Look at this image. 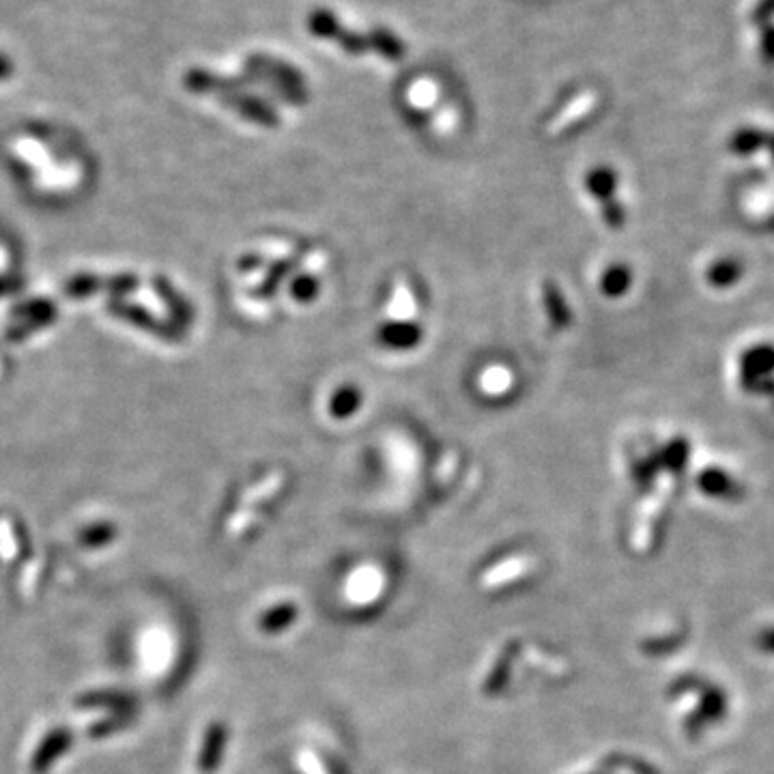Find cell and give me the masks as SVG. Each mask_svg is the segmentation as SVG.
<instances>
[{
    "mask_svg": "<svg viewBox=\"0 0 774 774\" xmlns=\"http://www.w3.org/2000/svg\"><path fill=\"white\" fill-rule=\"evenodd\" d=\"M602 215H605V220L611 228H618L624 226V209H622V203H618V200H609V203L602 205Z\"/></svg>",
    "mask_w": 774,
    "mask_h": 774,
    "instance_id": "19",
    "label": "cell"
},
{
    "mask_svg": "<svg viewBox=\"0 0 774 774\" xmlns=\"http://www.w3.org/2000/svg\"><path fill=\"white\" fill-rule=\"evenodd\" d=\"M250 71H256L261 78H267L271 84H276V89L291 102H306V89H304V78H301L299 71L291 65H286L282 61L269 59V56H252L248 61Z\"/></svg>",
    "mask_w": 774,
    "mask_h": 774,
    "instance_id": "1",
    "label": "cell"
},
{
    "mask_svg": "<svg viewBox=\"0 0 774 774\" xmlns=\"http://www.w3.org/2000/svg\"><path fill=\"white\" fill-rule=\"evenodd\" d=\"M630 282H633V274L626 265H613L609 267L600 278V289L609 297H620L628 291Z\"/></svg>",
    "mask_w": 774,
    "mask_h": 774,
    "instance_id": "12",
    "label": "cell"
},
{
    "mask_svg": "<svg viewBox=\"0 0 774 774\" xmlns=\"http://www.w3.org/2000/svg\"><path fill=\"white\" fill-rule=\"evenodd\" d=\"M282 484H284V473H282V471L269 473V476H267L263 482H258V484L254 486V489L248 491L246 501H263V499H269L271 495H276V493L282 489Z\"/></svg>",
    "mask_w": 774,
    "mask_h": 774,
    "instance_id": "16",
    "label": "cell"
},
{
    "mask_svg": "<svg viewBox=\"0 0 774 774\" xmlns=\"http://www.w3.org/2000/svg\"><path fill=\"white\" fill-rule=\"evenodd\" d=\"M772 153H774V145H772ZM774 157V155H772Z\"/></svg>",
    "mask_w": 774,
    "mask_h": 774,
    "instance_id": "23",
    "label": "cell"
},
{
    "mask_svg": "<svg viewBox=\"0 0 774 774\" xmlns=\"http://www.w3.org/2000/svg\"><path fill=\"white\" fill-rule=\"evenodd\" d=\"M327 252L325 250H312L306 258H304V261H301V265H299V269H301V274H308V276H314V274H319V271H323L325 269V265H327Z\"/></svg>",
    "mask_w": 774,
    "mask_h": 774,
    "instance_id": "18",
    "label": "cell"
},
{
    "mask_svg": "<svg viewBox=\"0 0 774 774\" xmlns=\"http://www.w3.org/2000/svg\"><path fill=\"white\" fill-rule=\"evenodd\" d=\"M762 648L768 650V652H774V628L762 635Z\"/></svg>",
    "mask_w": 774,
    "mask_h": 774,
    "instance_id": "21",
    "label": "cell"
},
{
    "mask_svg": "<svg viewBox=\"0 0 774 774\" xmlns=\"http://www.w3.org/2000/svg\"><path fill=\"white\" fill-rule=\"evenodd\" d=\"M360 403L362 396L351 390V387H344V390L336 392V396L332 398V413L336 418H349V415L360 407Z\"/></svg>",
    "mask_w": 774,
    "mask_h": 774,
    "instance_id": "15",
    "label": "cell"
},
{
    "mask_svg": "<svg viewBox=\"0 0 774 774\" xmlns=\"http://www.w3.org/2000/svg\"><path fill=\"white\" fill-rule=\"evenodd\" d=\"M744 274V265L738 261V258L734 256H727V258H719V261L712 263L708 267V284L714 286V289H729V286H734Z\"/></svg>",
    "mask_w": 774,
    "mask_h": 774,
    "instance_id": "6",
    "label": "cell"
},
{
    "mask_svg": "<svg viewBox=\"0 0 774 774\" xmlns=\"http://www.w3.org/2000/svg\"><path fill=\"white\" fill-rule=\"evenodd\" d=\"M329 41H336L338 46H340L344 52H349V54H353V56H357V54H366V52L372 50V48H370V37H368V35L353 33V31H349V28H344L342 24H338V28H336L334 35H332V39H329Z\"/></svg>",
    "mask_w": 774,
    "mask_h": 774,
    "instance_id": "13",
    "label": "cell"
},
{
    "mask_svg": "<svg viewBox=\"0 0 774 774\" xmlns=\"http://www.w3.org/2000/svg\"><path fill=\"white\" fill-rule=\"evenodd\" d=\"M688 456H691V446H688V441L678 437L667 443V448L661 456V463L671 469V473H680L686 463H688Z\"/></svg>",
    "mask_w": 774,
    "mask_h": 774,
    "instance_id": "14",
    "label": "cell"
},
{
    "mask_svg": "<svg viewBox=\"0 0 774 774\" xmlns=\"http://www.w3.org/2000/svg\"><path fill=\"white\" fill-rule=\"evenodd\" d=\"M317 293H319V282L314 276L301 274L299 278H295L291 282V297L295 301H299V304H308V301H314L317 299Z\"/></svg>",
    "mask_w": 774,
    "mask_h": 774,
    "instance_id": "17",
    "label": "cell"
},
{
    "mask_svg": "<svg viewBox=\"0 0 774 774\" xmlns=\"http://www.w3.org/2000/svg\"><path fill=\"white\" fill-rule=\"evenodd\" d=\"M370 37V48L377 54H381L387 61H400L405 56V43L396 33H392L390 28H375V31L368 33Z\"/></svg>",
    "mask_w": 774,
    "mask_h": 774,
    "instance_id": "9",
    "label": "cell"
},
{
    "mask_svg": "<svg viewBox=\"0 0 774 774\" xmlns=\"http://www.w3.org/2000/svg\"><path fill=\"white\" fill-rule=\"evenodd\" d=\"M542 299H544V306H547L549 319L553 321V325L557 329H564L566 325H570V321H572L570 308L566 304L562 291L557 289L555 282L544 280V284H542Z\"/></svg>",
    "mask_w": 774,
    "mask_h": 774,
    "instance_id": "8",
    "label": "cell"
},
{
    "mask_svg": "<svg viewBox=\"0 0 774 774\" xmlns=\"http://www.w3.org/2000/svg\"><path fill=\"white\" fill-rule=\"evenodd\" d=\"M759 147H762V140H759L757 134H738V136L734 138V149H736L738 153H742V155L753 153V151L759 149Z\"/></svg>",
    "mask_w": 774,
    "mask_h": 774,
    "instance_id": "20",
    "label": "cell"
},
{
    "mask_svg": "<svg viewBox=\"0 0 774 774\" xmlns=\"http://www.w3.org/2000/svg\"><path fill=\"white\" fill-rule=\"evenodd\" d=\"M697 486L710 497L727 499V497H738V493H740L738 482L731 478L727 471L716 469V467L701 471L697 476Z\"/></svg>",
    "mask_w": 774,
    "mask_h": 774,
    "instance_id": "5",
    "label": "cell"
},
{
    "mask_svg": "<svg viewBox=\"0 0 774 774\" xmlns=\"http://www.w3.org/2000/svg\"><path fill=\"white\" fill-rule=\"evenodd\" d=\"M224 104L237 110L241 117H246L252 123H258L263 127H276L278 125V114L271 110L267 104H263L261 99L248 97V95H226Z\"/></svg>",
    "mask_w": 774,
    "mask_h": 774,
    "instance_id": "3",
    "label": "cell"
},
{
    "mask_svg": "<svg viewBox=\"0 0 774 774\" xmlns=\"http://www.w3.org/2000/svg\"><path fill=\"white\" fill-rule=\"evenodd\" d=\"M512 383H514L512 372L504 366L486 368L480 375V381H478L480 390L489 396H504L512 387Z\"/></svg>",
    "mask_w": 774,
    "mask_h": 774,
    "instance_id": "11",
    "label": "cell"
},
{
    "mask_svg": "<svg viewBox=\"0 0 774 774\" xmlns=\"http://www.w3.org/2000/svg\"><path fill=\"white\" fill-rule=\"evenodd\" d=\"M387 314H390V319L396 323H409L411 319L418 317V301H415V295L405 278H398L394 282L392 299L390 304H387Z\"/></svg>",
    "mask_w": 774,
    "mask_h": 774,
    "instance_id": "4",
    "label": "cell"
},
{
    "mask_svg": "<svg viewBox=\"0 0 774 774\" xmlns=\"http://www.w3.org/2000/svg\"><path fill=\"white\" fill-rule=\"evenodd\" d=\"M615 188H618V177H615L611 168H594L590 175H587V190L600 200V205H605L615 198Z\"/></svg>",
    "mask_w": 774,
    "mask_h": 774,
    "instance_id": "10",
    "label": "cell"
},
{
    "mask_svg": "<svg viewBox=\"0 0 774 774\" xmlns=\"http://www.w3.org/2000/svg\"><path fill=\"white\" fill-rule=\"evenodd\" d=\"M379 338L392 349H411L420 342L422 329L411 323H390L381 329Z\"/></svg>",
    "mask_w": 774,
    "mask_h": 774,
    "instance_id": "7",
    "label": "cell"
},
{
    "mask_svg": "<svg viewBox=\"0 0 774 774\" xmlns=\"http://www.w3.org/2000/svg\"><path fill=\"white\" fill-rule=\"evenodd\" d=\"M740 385L747 392H759V387L774 379V344L759 342L740 355Z\"/></svg>",
    "mask_w": 774,
    "mask_h": 774,
    "instance_id": "2",
    "label": "cell"
},
{
    "mask_svg": "<svg viewBox=\"0 0 774 774\" xmlns=\"http://www.w3.org/2000/svg\"><path fill=\"white\" fill-rule=\"evenodd\" d=\"M11 74V63L5 59V56H0V78H7Z\"/></svg>",
    "mask_w": 774,
    "mask_h": 774,
    "instance_id": "22",
    "label": "cell"
}]
</instances>
